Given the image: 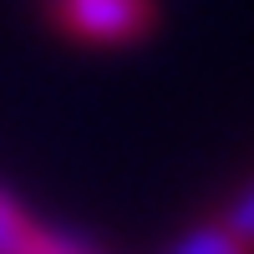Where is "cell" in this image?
Segmentation results:
<instances>
[{
    "label": "cell",
    "instance_id": "cell-1",
    "mask_svg": "<svg viewBox=\"0 0 254 254\" xmlns=\"http://www.w3.org/2000/svg\"><path fill=\"white\" fill-rule=\"evenodd\" d=\"M56 26L87 41V46H127L147 36L153 26V0H56Z\"/></svg>",
    "mask_w": 254,
    "mask_h": 254
},
{
    "label": "cell",
    "instance_id": "cell-2",
    "mask_svg": "<svg viewBox=\"0 0 254 254\" xmlns=\"http://www.w3.org/2000/svg\"><path fill=\"white\" fill-rule=\"evenodd\" d=\"M0 254H102V249L81 234L41 224L26 203H15L0 188Z\"/></svg>",
    "mask_w": 254,
    "mask_h": 254
},
{
    "label": "cell",
    "instance_id": "cell-3",
    "mask_svg": "<svg viewBox=\"0 0 254 254\" xmlns=\"http://www.w3.org/2000/svg\"><path fill=\"white\" fill-rule=\"evenodd\" d=\"M158 254H254L234 229H229L219 214L214 219H198V224H188L178 239H168Z\"/></svg>",
    "mask_w": 254,
    "mask_h": 254
},
{
    "label": "cell",
    "instance_id": "cell-4",
    "mask_svg": "<svg viewBox=\"0 0 254 254\" xmlns=\"http://www.w3.org/2000/svg\"><path fill=\"white\" fill-rule=\"evenodd\" d=\"M219 219H224V224H229V229H234V234L254 249V178H249L239 193L224 203V214H219Z\"/></svg>",
    "mask_w": 254,
    "mask_h": 254
}]
</instances>
